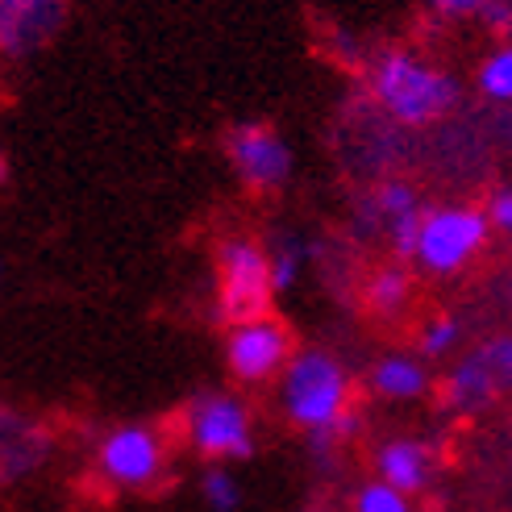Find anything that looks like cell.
Here are the masks:
<instances>
[{"instance_id": "obj_1", "label": "cell", "mask_w": 512, "mask_h": 512, "mask_svg": "<svg viewBox=\"0 0 512 512\" xmlns=\"http://www.w3.org/2000/svg\"><path fill=\"white\" fill-rule=\"evenodd\" d=\"M279 413L304 433L309 458L321 471H338L342 450L363 433V413L354 404V371L329 346H296L292 363L275 379Z\"/></svg>"}, {"instance_id": "obj_2", "label": "cell", "mask_w": 512, "mask_h": 512, "mask_svg": "<svg viewBox=\"0 0 512 512\" xmlns=\"http://www.w3.org/2000/svg\"><path fill=\"white\" fill-rule=\"evenodd\" d=\"M363 96L400 130H429L463 105V84L421 50L383 46L363 67Z\"/></svg>"}, {"instance_id": "obj_3", "label": "cell", "mask_w": 512, "mask_h": 512, "mask_svg": "<svg viewBox=\"0 0 512 512\" xmlns=\"http://www.w3.org/2000/svg\"><path fill=\"white\" fill-rule=\"evenodd\" d=\"M171 475V433L150 421L109 425L92 442V479L117 496L159 492Z\"/></svg>"}, {"instance_id": "obj_4", "label": "cell", "mask_w": 512, "mask_h": 512, "mask_svg": "<svg viewBox=\"0 0 512 512\" xmlns=\"http://www.w3.org/2000/svg\"><path fill=\"white\" fill-rule=\"evenodd\" d=\"M275 296L267 242L250 234H225L213 246V317L225 329L250 317H267Z\"/></svg>"}, {"instance_id": "obj_5", "label": "cell", "mask_w": 512, "mask_h": 512, "mask_svg": "<svg viewBox=\"0 0 512 512\" xmlns=\"http://www.w3.org/2000/svg\"><path fill=\"white\" fill-rule=\"evenodd\" d=\"M184 442L200 463H246L259 446L254 408L238 392H196L175 421Z\"/></svg>"}, {"instance_id": "obj_6", "label": "cell", "mask_w": 512, "mask_h": 512, "mask_svg": "<svg viewBox=\"0 0 512 512\" xmlns=\"http://www.w3.org/2000/svg\"><path fill=\"white\" fill-rule=\"evenodd\" d=\"M488 238L492 225L483 204H467V200L425 204L413 246V267L429 279H454L479 259Z\"/></svg>"}, {"instance_id": "obj_7", "label": "cell", "mask_w": 512, "mask_h": 512, "mask_svg": "<svg viewBox=\"0 0 512 512\" xmlns=\"http://www.w3.org/2000/svg\"><path fill=\"white\" fill-rule=\"evenodd\" d=\"M504 396H512V329L467 346L438 388V400L450 417H479Z\"/></svg>"}, {"instance_id": "obj_8", "label": "cell", "mask_w": 512, "mask_h": 512, "mask_svg": "<svg viewBox=\"0 0 512 512\" xmlns=\"http://www.w3.org/2000/svg\"><path fill=\"white\" fill-rule=\"evenodd\" d=\"M221 150L234 179L254 196H279L296 175L292 142L271 121H234L221 138Z\"/></svg>"}, {"instance_id": "obj_9", "label": "cell", "mask_w": 512, "mask_h": 512, "mask_svg": "<svg viewBox=\"0 0 512 512\" xmlns=\"http://www.w3.org/2000/svg\"><path fill=\"white\" fill-rule=\"evenodd\" d=\"M296 354V338L288 321H279L275 313L250 317L225 329V371L242 388H267L284 375V367Z\"/></svg>"}, {"instance_id": "obj_10", "label": "cell", "mask_w": 512, "mask_h": 512, "mask_svg": "<svg viewBox=\"0 0 512 512\" xmlns=\"http://www.w3.org/2000/svg\"><path fill=\"white\" fill-rule=\"evenodd\" d=\"M55 446V429L42 417L0 400V492L21 488L25 479L46 471V463L55 458Z\"/></svg>"}, {"instance_id": "obj_11", "label": "cell", "mask_w": 512, "mask_h": 512, "mask_svg": "<svg viewBox=\"0 0 512 512\" xmlns=\"http://www.w3.org/2000/svg\"><path fill=\"white\" fill-rule=\"evenodd\" d=\"M71 0H0V59L25 63L67 30Z\"/></svg>"}, {"instance_id": "obj_12", "label": "cell", "mask_w": 512, "mask_h": 512, "mask_svg": "<svg viewBox=\"0 0 512 512\" xmlns=\"http://www.w3.org/2000/svg\"><path fill=\"white\" fill-rule=\"evenodd\" d=\"M442 446L421 433H392L371 446V475L408 496H425L442 475Z\"/></svg>"}, {"instance_id": "obj_13", "label": "cell", "mask_w": 512, "mask_h": 512, "mask_svg": "<svg viewBox=\"0 0 512 512\" xmlns=\"http://www.w3.org/2000/svg\"><path fill=\"white\" fill-rule=\"evenodd\" d=\"M367 392L388 404H413L433 392V371L417 350H388L367 367Z\"/></svg>"}, {"instance_id": "obj_14", "label": "cell", "mask_w": 512, "mask_h": 512, "mask_svg": "<svg viewBox=\"0 0 512 512\" xmlns=\"http://www.w3.org/2000/svg\"><path fill=\"white\" fill-rule=\"evenodd\" d=\"M417 296V279L408 271V263H383V267H371L358 279V304L363 313L375 317V321H400L408 313V304Z\"/></svg>"}, {"instance_id": "obj_15", "label": "cell", "mask_w": 512, "mask_h": 512, "mask_svg": "<svg viewBox=\"0 0 512 512\" xmlns=\"http://www.w3.org/2000/svg\"><path fill=\"white\" fill-rule=\"evenodd\" d=\"M263 242H267V254H271L275 292L284 296V292H292L300 284V271H304V263L313 259V246H309V238L296 234V229H288V225H271Z\"/></svg>"}, {"instance_id": "obj_16", "label": "cell", "mask_w": 512, "mask_h": 512, "mask_svg": "<svg viewBox=\"0 0 512 512\" xmlns=\"http://www.w3.org/2000/svg\"><path fill=\"white\" fill-rule=\"evenodd\" d=\"M475 88L483 100L512 109V38L496 42L488 55H483V63L475 71Z\"/></svg>"}, {"instance_id": "obj_17", "label": "cell", "mask_w": 512, "mask_h": 512, "mask_svg": "<svg viewBox=\"0 0 512 512\" xmlns=\"http://www.w3.org/2000/svg\"><path fill=\"white\" fill-rule=\"evenodd\" d=\"M458 346H463V321L450 317V313L429 317L417 329V354L425 358V363H442V358H454Z\"/></svg>"}, {"instance_id": "obj_18", "label": "cell", "mask_w": 512, "mask_h": 512, "mask_svg": "<svg viewBox=\"0 0 512 512\" xmlns=\"http://www.w3.org/2000/svg\"><path fill=\"white\" fill-rule=\"evenodd\" d=\"M196 488H200V500L209 512H238L242 508V483L234 479V471L225 463H204Z\"/></svg>"}, {"instance_id": "obj_19", "label": "cell", "mask_w": 512, "mask_h": 512, "mask_svg": "<svg viewBox=\"0 0 512 512\" xmlns=\"http://www.w3.org/2000/svg\"><path fill=\"white\" fill-rule=\"evenodd\" d=\"M350 512H417V496H408L371 475L350 492Z\"/></svg>"}, {"instance_id": "obj_20", "label": "cell", "mask_w": 512, "mask_h": 512, "mask_svg": "<svg viewBox=\"0 0 512 512\" xmlns=\"http://www.w3.org/2000/svg\"><path fill=\"white\" fill-rule=\"evenodd\" d=\"M483 213H488L492 234L512 238V184L492 188V192H488V200H483Z\"/></svg>"}, {"instance_id": "obj_21", "label": "cell", "mask_w": 512, "mask_h": 512, "mask_svg": "<svg viewBox=\"0 0 512 512\" xmlns=\"http://www.w3.org/2000/svg\"><path fill=\"white\" fill-rule=\"evenodd\" d=\"M438 17H479L488 0H425Z\"/></svg>"}, {"instance_id": "obj_22", "label": "cell", "mask_w": 512, "mask_h": 512, "mask_svg": "<svg viewBox=\"0 0 512 512\" xmlns=\"http://www.w3.org/2000/svg\"><path fill=\"white\" fill-rule=\"evenodd\" d=\"M300 512H342V508H338L334 500H329L325 492H317V496H309V504H304Z\"/></svg>"}, {"instance_id": "obj_23", "label": "cell", "mask_w": 512, "mask_h": 512, "mask_svg": "<svg viewBox=\"0 0 512 512\" xmlns=\"http://www.w3.org/2000/svg\"><path fill=\"white\" fill-rule=\"evenodd\" d=\"M9 175V167H5V155H0V179H5Z\"/></svg>"}, {"instance_id": "obj_24", "label": "cell", "mask_w": 512, "mask_h": 512, "mask_svg": "<svg viewBox=\"0 0 512 512\" xmlns=\"http://www.w3.org/2000/svg\"><path fill=\"white\" fill-rule=\"evenodd\" d=\"M0 67H5V59H0ZM0 80H5V71H0Z\"/></svg>"}]
</instances>
